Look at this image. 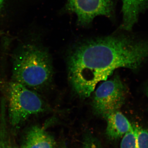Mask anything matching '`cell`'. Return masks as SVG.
<instances>
[{"instance_id": "cell-1", "label": "cell", "mask_w": 148, "mask_h": 148, "mask_svg": "<svg viewBox=\"0 0 148 148\" xmlns=\"http://www.w3.org/2000/svg\"><path fill=\"white\" fill-rule=\"evenodd\" d=\"M148 57V39L114 34L84 40L69 54V82L77 95L87 98L116 69H137Z\"/></svg>"}, {"instance_id": "cell-2", "label": "cell", "mask_w": 148, "mask_h": 148, "mask_svg": "<svg viewBox=\"0 0 148 148\" xmlns=\"http://www.w3.org/2000/svg\"><path fill=\"white\" fill-rule=\"evenodd\" d=\"M12 81L35 92L42 90L51 82L53 67L49 53L34 43L19 46L12 56Z\"/></svg>"}, {"instance_id": "cell-3", "label": "cell", "mask_w": 148, "mask_h": 148, "mask_svg": "<svg viewBox=\"0 0 148 148\" xmlns=\"http://www.w3.org/2000/svg\"><path fill=\"white\" fill-rule=\"evenodd\" d=\"M9 121L13 127L19 126L33 116L48 110L40 95L18 83L11 81L7 85Z\"/></svg>"}, {"instance_id": "cell-4", "label": "cell", "mask_w": 148, "mask_h": 148, "mask_svg": "<svg viewBox=\"0 0 148 148\" xmlns=\"http://www.w3.org/2000/svg\"><path fill=\"white\" fill-rule=\"evenodd\" d=\"M125 86L118 76L106 80L98 86L94 93L92 107L95 114L105 118L119 111L126 98Z\"/></svg>"}, {"instance_id": "cell-5", "label": "cell", "mask_w": 148, "mask_h": 148, "mask_svg": "<svg viewBox=\"0 0 148 148\" xmlns=\"http://www.w3.org/2000/svg\"><path fill=\"white\" fill-rule=\"evenodd\" d=\"M115 7L112 0H67L64 10L76 15L77 24L79 27H86L97 16L112 18Z\"/></svg>"}, {"instance_id": "cell-6", "label": "cell", "mask_w": 148, "mask_h": 148, "mask_svg": "<svg viewBox=\"0 0 148 148\" xmlns=\"http://www.w3.org/2000/svg\"><path fill=\"white\" fill-rule=\"evenodd\" d=\"M122 18L119 29L132 32L141 15L148 10V0H121Z\"/></svg>"}, {"instance_id": "cell-7", "label": "cell", "mask_w": 148, "mask_h": 148, "mask_svg": "<svg viewBox=\"0 0 148 148\" xmlns=\"http://www.w3.org/2000/svg\"><path fill=\"white\" fill-rule=\"evenodd\" d=\"M54 138L43 127L34 125L27 131L21 148H56Z\"/></svg>"}, {"instance_id": "cell-8", "label": "cell", "mask_w": 148, "mask_h": 148, "mask_svg": "<svg viewBox=\"0 0 148 148\" xmlns=\"http://www.w3.org/2000/svg\"><path fill=\"white\" fill-rule=\"evenodd\" d=\"M105 119L107 121L106 135L112 140L121 138L133 129V125L119 111L110 114Z\"/></svg>"}, {"instance_id": "cell-9", "label": "cell", "mask_w": 148, "mask_h": 148, "mask_svg": "<svg viewBox=\"0 0 148 148\" xmlns=\"http://www.w3.org/2000/svg\"><path fill=\"white\" fill-rule=\"evenodd\" d=\"M133 129L123 137L120 148H137V135L135 125Z\"/></svg>"}, {"instance_id": "cell-10", "label": "cell", "mask_w": 148, "mask_h": 148, "mask_svg": "<svg viewBox=\"0 0 148 148\" xmlns=\"http://www.w3.org/2000/svg\"><path fill=\"white\" fill-rule=\"evenodd\" d=\"M137 135V148H148V130L135 125Z\"/></svg>"}, {"instance_id": "cell-11", "label": "cell", "mask_w": 148, "mask_h": 148, "mask_svg": "<svg viewBox=\"0 0 148 148\" xmlns=\"http://www.w3.org/2000/svg\"><path fill=\"white\" fill-rule=\"evenodd\" d=\"M3 120L2 126L0 129V148H18L14 145L8 138Z\"/></svg>"}, {"instance_id": "cell-12", "label": "cell", "mask_w": 148, "mask_h": 148, "mask_svg": "<svg viewBox=\"0 0 148 148\" xmlns=\"http://www.w3.org/2000/svg\"><path fill=\"white\" fill-rule=\"evenodd\" d=\"M83 148H102V147L97 139L88 136L85 139Z\"/></svg>"}, {"instance_id": "cell-13", "label": "cell", "mask_w": 148, "mask_h": 148, "mask_svg": "<svg viewBox=\"0 0 148 148\" xmlns=\"http://www.w3.org/2000/svg\"><path fill=\"white\" fill-rule=\"evenodd\" d=\"M4 0H0V9L2 7Z\"/></svg>"}, {"instance_id": "cell-14", "label": "cell", "mask_w": 148, "mask_h": 148, "mask_svg": "<svg viewBox=\"0 0 148 148\" xmlns=\"http://www.w3.org/2000/svg\"><path fill=\"white\" fill-rule=\"evenodd\" d=\"M147 95H148V86L147 87Z\"/></svg>"}, {"instance_id": "cell-15", "label": "cell", "mask_w": 148, "mask_h": 148, "mask_svg": "<svg viewBox=\"0 0 148 148\" xmlns=\"http://www.w3.org/2000/svg\"><path fill=\"white\" fill-rule=\"evenodd\" d=\"M64 148V147H60V148Z\"/></svg>"}]
</instances>
